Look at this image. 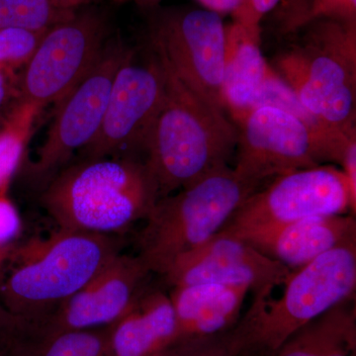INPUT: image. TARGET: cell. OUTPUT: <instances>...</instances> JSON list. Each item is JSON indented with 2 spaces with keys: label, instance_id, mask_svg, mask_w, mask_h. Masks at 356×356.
<instances>
[{
  "label": "cell",
  "instance_id": "obj_1",
  "mask_svg": "<svg viewBox=\"0 0 356 356\" xmlns=\"http://www.w3.org/2000/svg\"><path fill=\"white\" fill-rule=\"evenodd\" d=\"M156 54L165 69V98L147 140L145 163L161 198L228 165L238 134L227 114L204 102Z\"/></svg>",
  "mask_w": 356,
  "mask_h": 356
},
{
  "label": "cell",
  "instance_id": "obj_2",
  "mask_svg": "<svg viewBox=\"0 0 356 356\" xmlns=\"http://www.w3.org/2000/svg\"><path fill=\"white\" fill-rule=\"evenodd\" d=\"M159 191L144 159H84L47 184L42 204L58 229L112 235L147 219Z\"/></svg>",
  "mask_w": 356,
  "mask_h": 356
},
{
  "label": "cell",
  "instance_id": "obj_3",
  "mask_svg": "<svg viewBox=\"0 0 356 356\" xmlns=\"http://www.w3.org/2000/svg\"><path fill=\"white\" fill-rule=\"evenodd\" d=\"M120 248L111 235L70 229L33 238L16 247L0 271V304L15 317H42L92 280Z\"/></svg>",
  "mask_w": 356,
  "mask_h": 356
},
{
  "label": "cell",
  "instance_id": "obj_4",
  "mask_svg": "<svg viewBox=\"0 0 356 356\" xmlns=\"http://www.w3.org/2000/svg\"><path fill=\"white\" fill-rule=\"evenodd\" d=\"M356 240L337 245L293 270L280 299L254 300L228 337L235 356H273L295 332L355 295Z\"/></svg>",
  "mask_w": 356,
  "mask_h": 356
},
{
  "label": "cell",
  "instance_id": "obj_5",
  "mask_svg": "<svg viewBox=\"0 0 356 356\" xmlns=\"http://www.w3.org/2000/svg\"><path fill=\"white\" fill-rule=\"evenodd\" d=\"M305 25L301 42L278 55L273 70L327 135L348 144L356 136L355 22Z\"/></svg>",
  "mask_w": 356,
  "mask_h": 356
},
{
  "label": "cell",
  "instance_id": "obj_6",
  "mask_svg": "<svg viewBox=\"0 0 356 356\" xmlns=\"http://www.w3.org/2000/svg\"><path fill=\"white\" fill-rule=\"evenodd\" d=\"M261 185L226 165L159 198L138 236V255L151 273L163 275L178 257L219 233Z\"/></svg>",
  "mask_w": 356,
  "mask_h": 356
},
{
  "label": "cell",
  "instance_id": "obj_7",
  "mask_svg": "<svg viewBox=\"0 0 356 356\" xmlns=\"http://www.w3.org/2000/svg\"><path fill=\"white\" fill-rule=\"evenodd\" d=\"M149 40L175 74L199 98L227 114L222 96L227 27L221 15L205 8L175 7L149 20Z\"/></svg>",
  "mask_w": 356,
  "mask_h": 356
},
{
  "label": "cell",
  "instance_id": "obj_8",
  "mask_svg": "<svg viewBox=\"0 0 356 356\" xmlns=\"http://www.w3.org/2000/svg\"><path fill=\"white\" fill-rule=\"evenodd\" d=\"M235 122L238 134L235 170L259 184L325 161L341 163V154L327 140L280 107H254Z\"/></svg>",
  "mask_w": 356,
  "mask_h": 356
},
{
  "label": "cell",
  "instance_id": "obj_9",
  "mask_svg": "<svg viewBox=\"0 0 356 356\" xmlns=\"http://www.w3.org/2000/svg\"><path fill=\"white\" fill-rule=\"evenodd\" d=\"M108 34L105 16L93 9L51 26L24 65L20 99L41 108L62 102L102 57Z\"/></svg>",
  "mask_w": 356,
  "mask_h": 356
},
{
  "label": "cell",
  "instance_id": "obj_10",
  "mask_svg": "<svg viewBox=\"0 0 356 356\" xmlns=\"http://www.w3.org/2000/svg\"><path fill=\"white\" fill-rule=\"evenodd\" d=\"M165 98V69L156 51L143 60L132 51L115 74L102 126L83 149L86 159H142Z\"/></svg>",
  "mask_w": 356,
  "mask_h": 356
},
{
  "label": "cell",
  "instance_id": "obj_11",
  "mask_svg": "<svg viewBox=\"0 0 356 356\" xmlns=\"http://www.w3.org/2000/svg\"><path fill=\"white\" fill-rule=\"evenodd\" d=\"M131 54L120 40L109 39L92 69L60 102L36 159L28 166L33 180H51L74 151L93 140L102 126L115 74Z\"/></svg>",
  "mask_w": 356,
  "mask_h": 356
},
{
  "label": "cell",
  "instance_id": "obj_12",
  "mask_svg": "<svg viewBox=\"0 0 356 356\" xmlns=\"http://www.w3.org/2000/svg\"><path fill=\"white\" fill-rule=\"evenodd\" d=\"M356 193L343 170L318 165L273 178L247 199L224 228L355 215Z\"/></svg>",
  "mask_w": 356,
  "mask_h": 356
},
{
  "label": "cell",
  "instance_id": "obj_13",
  "mask_svg": "<svg viewBox=\"0 0 356 356\" xmlns=\"http://www.w3.org/2000/svg\"><path fill=\"white\" fill-rule=\"evenodd\" d=\"M292 271L221 229L200 247L178 257L163 276L172 287L218 283L245 286L257 294L284 285Z\"/></svg>",
  "mask_w": 356,
  "mask_h": 356
},
{
  "label": "cell",
  "instance_id": "obj_14",
  "mask_svg": "<svg viewBox=\"0 0 356 356\" xmlns=\"http://www.w3.org/2000/svg\"><path fill=\"white\" fill-rule=\"evenodd\" d=\"M149 273L139 255L118 254L70 298L27 321L51 330L109 327L128 310Z\"/></svg>",
  "mask_w": 356,
  "mask_h": 356
},
{
  "label": "cell",
  "instance_id": "obj_15",
  "mask_svg": "<svg viewBox=\"0 0 356 356\" xmlns=\"http://www.w3.org/2000/svg\"><path fill=\"white\" fill-rule=\"evenodd\" d=\"M222 229L291 270L341 243L356 240V220L353 214Z\"/></svg>",
  "mask_w": 356,
  "mask_h": 356
},
{
  "label": "cell",
  "instance_id": "obj_16",
  "mask_svg": "<svg viewBox=\"0 0 356 356\" xmlns=\"http://www.w3.org/2000/svg\"><path fill=\"white\" fill-rule=\"evenodd\" d=\"M178 339L170 295L142 287L128 310L110 325L112 356H156Z\"/></svg>",
  "mask_w": 356,
  "mask_h": 356
},
{
  "label": "cell",
  "instance_id": "obj_17",
  "mask_svg": "<svg viewBox=\"0 0 356 356\" xmlns=\"http://www.w3.org/2000/svg\"><path fill=\"white\" fill-rule=\"evenodd\" d=\"M245 286L196 283L173 286L170 298L178 324V339L217 336L238 323Z\"/></svg>",
  "mask_w": 356,
  "mask_h": 356
},
{
  "label": "cell",
  "instance_id": "obj_18",
  "mask_svg": "<svg viewBox=\"0 0 356 356\" xmlns=\"http://www.w3.org/2000/svg\"><path fill=\"white\" fill-rule=\"evenodd\" d=\"M0 346L10 356H112L109 327L51 330L7 314Z\"/></svg>",
  "mask_w": 356,
  "mask_h": 356
},
{
  "label": "cell",
  "instance_id": "obj_19",
  "mask_svg": "<svg viewBox=\"0 0 356 356\" xmlns=\"http://www.w3.org/2000/svg\"><path fill=\"white\" fill-rule=\"evenodd\" d=\"M259 32L236 22L227 27L222 96L227 113L233 121L254 108L273 72L262 55Z\"/></svg>",
  "mask_w": 356,
  "mask_h": 356
},
{
  "label": "cell",
  "instance_id": "obj_20",
  "mask_svg": "<svg viewBox=\"0 0 356 356\" xmlns=\"http://www.w3.org/2000/svg\"><path fill=\"white\" fill-rule=\"evenodd\" d=\"M273 356H356L355 297L295 332Z\"/></svg>",
  "mask_w": 356,
  "mask_h": 356
},
{
  "label": "cell",
  "instance_id": "obj_21",
  "mask_svg": "<svg viewBox=\"0 0 356 356\" xmlns=\"http://www.w3.org/2000/svg\"><path fill=\"white\" fill-rule=\"evenodd\" d=\"M41 107L19 100L0 129V189L10 188L11 181L22 163L33 125Z\"/></svg>",
  "mask_w": 356,
  "mask_h": 356
},
{
  "label": "cell",
  "instance_id": "obj_22",
  "mask_svg": "<svg viewBox=\"0 0 356 356\" xmlns=\"http://www.w3.org/2000/svg\"><path fill=\"white\" fill-rule=\"evenodd\" d=\"M74 11L58 8L50 0H0V29L44 31L67 19Z\"/></svg>",
  "mask_w": 356,
  "mask_h": 356
},
{
  "label": "cell",
  "instance_id": "obj_23",
  "mask_svg": "<svg viewBox=\"0 0 356 356\" xmlns=\"http://www.w3.org/2000/svg\"><path fill=\"white\" fill-rule=\"evenodd\" d=\"M46 31L22 28L0 29V70L8 74V70L24 67Z\"/></svg>",
  "mask_w": 356,
  "mask_h": 356
},
{
  "label": "cell",
  "instance_id": "obj_24",
  "mask_svg": "<svg viewBox=\"0 0 356 356\" xmlns=\"http://www.w3.org/2000/svg\"><path fill=\"white\" fill-rule=\"evenodd\" d=\"M156 356H235L228 332L206 337H181Z\"/></svg>",
  "mask_w": 356,
  "mask_h": 356
},
{
  "label": "cell",
  "instance_id": "obj_25",
  "mask_svg": "<svg viewBox=\"0 0 356 356\" xmlns=\"http://www.w3.org/2000/svg\"><path fill=\"white\" fill-rule=\"evenodd\" d=\"M22 229V219L9 196V187L0 189V271L15 250Z\"/></svg>",
  "mask_w": 356,
  "mask_h": 356
},
{
  "label": "cell",
  "instance_id": "obj_26",
  "mask_svg": "<svg viewBox=\"0 0 356 356\" xmlns=\"http://www.w3.org/2000/svg\"><path fill=\"white\" fill-rule=\"evenodd\" d=\"M356 0H313L307 13L295 21L294 26H301L316 19H334L355 22Z\"/></svg>",
  "mask_w": 356,
  "mask_h": 356
},
{
  "label": "cell",
  "instance_id": "obj_27",
  "mask_svg": "<svg viewBox=\"0 0 356 356\" xmlns=\"http://www.w3.org/2000/svg\"><path fill=\"white\" fill-rule=\"evenodd\" d=\"M281 0H247L243 8L234 15L235 22L248 28L259 29L264 15L277 6Z\"/></svg>",
  "mask_w": 356,
  "mask_h": 356
},
{
  "label": "cell",
  "instance_id": "obj_28",
  "mask_svg": "<svg viewBox=\"0 0 356 356\" xmlns=\"http://www.w3.org/2000/svg\"><path fill=\"white\" fill-rule=\"evenodd\" d=\"M203 8L221 15L231 13L235 15L245 6L247 0H196Z\"/></svg>",
  "mask_w": 356,
  "mask_h": 356
},
{
  "label": "cell",
  "instance_id": "obj_29",
  "mask_svg": "<svg viewBox=\"0 0 356 356\" xmlns=\"http://www.w3.org/2000/svg\"><path fill=\"white\" fill-rule=\"evenodd\" d=\"M341 165L350 180L351 188L356 193V138H353L346 147Z\"/></svg>",
  "mask_w": 356,
  "mask_h": 356
},
{
  "label": "cell",
  "instance_id": "obj_30",
  "mask_svg": "<svg viewBox=\"0 0 356 356\" xmlns=\"http://www.w3.org/2000/svg\"><path fill=\"white\" fill-rule=\"evenodd\" d=\"M50 1L58 8L76 10L79 7L90 3L92 0H50Z\"/></svg>",
  "mask_w": 356,
  "mask_h": 356
},
{
  "label": "cell",
  "instance_id": "obj_31",
  "mask_svg": "<svg viewBox=\"0 0 356 356\" xmlns=\"http://www.w3.org/2000/svg\"><path fill=\"white\" fill-rule=\"evenodd\" d=\"M9 92H10V88H9L8 76L0 70V107L6 102Z\"/></svg>",
  "mask_w": 356,
  "mask_h": 356
},
{
  "label": "cell",
  "instance_id": "obj_32",
  "mask_svg": "<svg viewBox=\"0 0 356 356\" xmlns=\"http://www.w3.org/2000/svg\"><path fill=\"white\" fill-rule=\"evenodd\" d=\"M7 312L6 308L0 304V329H1L2 325H3L4 320H6L7 316Z\"/></svg>",
  "mask_w": 356,
  "mask_h": 356
},
{
  "label": "cell",
  "instance_id": "obj_33",
  "mask_svg": "<svg viewBox=\"0 0 356 356\" xmlns=\"http://www.w3.org/2000/svg\"><path fill=\"white\" fill-rule=\"evenodd\" d=\"M0 356H10L6 353V350L0 346Z\"/></svg>",
  "mask_w": 356,
  "mask_h": 356
},
{
  "label": "cell",
  "instance_id": "obj_34",
  "mask_svg": "<svg viewBox=\"0 0 356 356\" xmlns=\"http://www.w3.org/2000/svg\"><path fill=\"white\" fill-rule=\"evenodd\" d=\"M118 1H126V0H118ZM136 1H153V0H136Z\"/></svg>",
  "mask_w": 356,
  "mask_h": 356
}]
</instances>
